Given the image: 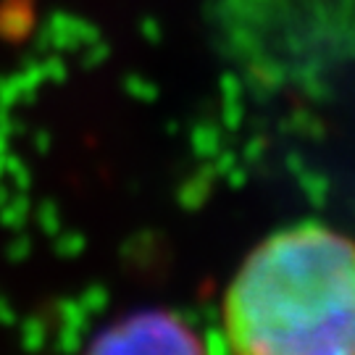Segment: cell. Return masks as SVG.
<instances>
[{"label":"cell","instance_id":"cell-1","mask_svg":"<svg viewBox=\"0 0 355 355\" xmlns=\"http://www.w3.org/2000/svg\"><path fill=\"white\" fill-rule=\"evenodd\" d=\"M227 355H355V237L303 221L242 258L221 311Z\"/></svg>","mask_w":355,"mask_h":355},{"label":"cell","instance_id":"cell-2","mask_svg":"<svg viewBox=\"0 0 355 355\" xmlns=\"http://www.w3.org/2000/svg\"><path fill=\"white\" fill-rule=\"evenodd\" d=\"M82 355H211V350L182 313L140 308L101 327Z\"/></svg>","mask_w":355,"mask_h":355}]
</instances>
